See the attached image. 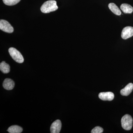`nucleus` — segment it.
Here are the masks:
<instances>
[{"mask_svg":"<svg viewBox=\"0 0 133 133\" xmlns=\"http://www.w3.org/2000/svg\"><path fill=\"white\" fill-rule=\"evenodd\" d=\"M0 29L8 33H12L14 31V28L11 24L4 20L0 21Z\"/></svg>","mask_w":133,"mask_h":133,"instance_id":"20e7f679","label":"nucleus"},{"mask_svg":"<svg viewBox=\"0 0 133 133\" xmlns=\"http://www.w3.org/2000/svg\"><path fill=\"white\" fill-rule=\"evenodd\" d=\"M99 98L103 101H111L114 98L113 93L111 92H100L99 94Z\"/></svg>","mask_w":133,"mask_h":133,"instance_id":"0eeeda50","label":"nucleus"},{"mask_svg":"<svg viewBox=\"0 0 133 133\" xmlns=\"http://www.w3.org/2000/svg\"><path fill=\"white\" fill-rule=\"evenodd\" d=\"M5 5L8 6H13L18 3L21 0H3Z\"/></svg>","mask_w":133,"mask_h":133,"instance_id":"4468645a","label":"nucleus"},{"mask_svg":"<svg viewBox=\"0 0 133 133\" xmlns=\"http://www.w3.org/2000/svg\"><path fill=\"white\" fill-rule=\"evenodd\" d=\"M133 36V27L127 26L122 30L121 33V37L123 39H128Z\"/></svg>","mask_w":133,"mask_h":133,"instance_id":"39448f33","label":"nucleus"},{"mask_svg":"<svg viewBox=\"0 0 133 133\" xmlns=\"http://www.w3.org/2000/svg\"><path fill=\"white\" fill-rule=\"evenodd\" d=\"M109 9L115 14L117 15H120L121 14V12L119 8L114 3H111L108 5Z\"/></svg>","mask_w":133,"mask_h":133,"instance_id":"9b49d317","label":"nucleus"},{"mask_svg":"<svg viewBox=\"0 0 133 133\" xmlns=\"http://www.w3.org/2000/svg\"><path fill=\"white\" fill-rule=\"evenodd\" d=\"M7 131L10 133H20L23 131L21 127L18 125H13L8 129Z\"/></svg>","mask_w":133,"mask_h":133,"instance_id":"f8f14e48","label":"nucleus"},{"mask_svg":"<svg viewBox=\"0 0 133 133\" xmlns=\"http://www.w3.org/2000/svg\"><path fill=\"white\" fill-rule=\"evenodd\" d=\"M121 122L122 127L125 130L129 131L132 129L133 119L129 115L126 114L123 116L122 118Z\"/></svg>","mask_w":133,"mask_h":133,"instance_id":"f03ea898","label":"nucleus"},{"mask_svg":"<svg viewBox=\"0 0 133 133\" xmlns=\"http://www.w3.org/2000/svg\"><path fill=\"white\" fill-rule=\"evenodd\" d=\"M121 9L125 14H131L133 11V8L131 5L127 3L122 4L120 6Z\"/></svg>","mask_w":133,"mask_h":133,"instance_id":"9d476101","label":"nucleus"},{"mask_svg":"<svg viewBox=\"0 0 133 133\" xmlns=\"http://www.w3.org/2000/svg\"><path fill=\"white\" fill-rule=\"evenodd\" d=\"M0 70L3 73L7 74L10 71V66L9 65L3 61L0 64Z\"/></svg>","mask_w":133,"mask_h":133,"instance_id":"ddd939ff","label":"nucleus"},{"mask_svg":"<svg viewBox=\"0 0 133 133\" xmlns=\"http://www.w3.org/2000/svg\"><path fill=\"white\" fill-rule=\"evenodd\" d=\"M133 90V84L132 83L128 84L125 88L122 89L120 93L123 96H127L129 95Z\"/></svg>","mask_w":133,"mask_h":133,"instance_id":"1a4fd4ad","label":"nucleus"},{"mask_svg":"<svg viewBox=\"0 0 133 133\" xmlns=\"http://www.w3.org/2000/svg\"><path fill=\"white\" fill-rule=\"evenodd\" d=\"M3 88L8 90H10L14 88L15 83L13 80L10 78L5 79L3 83Z\"/></svg>","mask_w":133,"mask_h":133,"instance_id":"6e6552de","label":"nucleus"},{"mask_svg":"<svg viewBox=\"0 0 133 133\" xmlns=\"http://www.w3.org/2000/svg\"><path fill=\"white\" fill-rule=\"evenodd\" d=\"M62 123L59 120H57L51 124L50 127L51 133H59L62 128Z\"/></svg>","mask_w":133,"mask_h":133,"instance_id":"423d86ee","label":"nucleus"},{"mask_svg":"<svg viewBox=\"0 0 133 133\" xmlns=\"http://www.w3.org/2000/svg\"><path fill=\"white\" fill-rule=\"evenodd\" d=\"M104 130L102 128L99 126L95 127L91 131V133H102L103 132Z\"/></svg>","mask_w":133,"mask_h":133,"instance_id":"2eb2a0df","label":"nucleus"},{"mask_svg":"<svg viewBox=\"0 0 133 133\" xmlns=\"http://www.w3.org/2000/svg\"><path fill=\"white\" fill-rule=\"evenodd\" d=\"M58 9L56 2L53 0H50L45 2L41 7L42 12L44 14L50 13L56 11Z\"/></svg>","mask_w":133,"mask_h":133,"instance_id":"f257e3e1","label":"nucleus"},{"mask_svg":"<svg viewBox=\"0 0 133 133\" xmlns=\"http://www.w3.org/2000/svg\"><path fill=\"white\" fill-rule=\"evenodd\" d=\"M9 52L13 59L17 63H22L24 62V58L21 52L14 48H9Z\"/></svg>","mask_w":133,"mask_h":133,"instance_id":"7ed1b4c3","label":"nucleus"}]
</instances>
